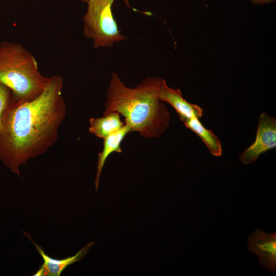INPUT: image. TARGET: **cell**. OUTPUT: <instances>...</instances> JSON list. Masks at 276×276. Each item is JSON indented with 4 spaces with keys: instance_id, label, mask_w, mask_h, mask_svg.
<instances>
[{
    "instance_id": "5",
    "label": "cell",
    "mask_w": 276,
    "mask_h": 276,
    "mask_svg": "<svg viewBox=\"0 0 276 276\" xmlns=\"http://www.w3.org/2000/svg\"><path fill=\"white\" fill-rule=\"evenodd\" d=\"M276 147V119L265 112L260 114L254 143L239 156L245 164L254 162L259 156Z\"/></svg>"
},
{
    "instance_id": "14",
    "label": "cell",
    "mask_w": 276,
    "mask_h": 276,
    "mask_svg": "<svg viewBox=\"0 0 276 276\" xmlns=\"http://www.w3.org/2000/svg\"><path fill=\"white\" fill-rule=\"evenodd\" d=\"M81 1H82V2H84H84H86V3H87V1H88V0H81Z\"/></svg>"
},
{
    "instance_id": "7",
    "label": "cell",
    "mask_w": 276,
    "mask_h": 276,
    "mask_svg": "<svg viewBox=\"0 0 276 276\" xmlns=\"http://www.w3.org/2000/svg\"><path fill=\"white\" fill-rule=\"evenodd\" d=\"M158 95L159 100L170 104L183 122L193 117L200 118L203 114L200 106L188 102L183 98L180 89L170 88L164 79L162 80Z\"/></svg>"
},
{
    "instance_id": "11",
    "label": "cell",
    "mask_w": 276,
    "mask_h": 276,
    "mask_svg": "<svg viewBox=\"0 0 276 276\" xmlns=\"http://www.w3.org/2000/svg\"><path fill=\"white\" fill-rule=\"evenodd\" d=\"M199 119L193 117L185 120L183 123L186 127L201 139L213 155L221 156L222 154V148L219 139L211 130L206 128Z\"/></svg>"
},
{
    "instance_id": "12",
    "label": "cell",
    "mask_w": 276,
    "mask_h": 276,
    "mask_svg": "<svg viewBox=\"0 0 276 276\" xmlns=\"http://www.w3.org/2000/svg\"><path fill=\"white\" fill-rule=\"evenodd\" d=\"M13 99V95L11 90L0 83V129L2 114Z\"/></svg>"
},
{
    "instance_id": "9",
    "label": "cell",
    "mask_w": 276,
    "mask_h": 276,
    "mask_svg": "<svg viewBox=\"0 0 276 276\" xmlns=\"http://www.w3.org/2000/svg\"><path fill=\"white\" fill-rule=\"evenodd\" d=\"M130 132H131L130 127L125 124L121 129L104 139L103 148L102 151L99 153L97 161L95 182L96 191L97 190L100 175L106 159L113 152L121 153L122 152L120 144L124 137Z\"/></svg>"
},
{
    "instance_id": "4",
    "label": "cell",
    "mask_w": 276,
    "mask_h": 276,
    "mask_svg": "<svg viewBox=\"0 0 276 276\" xmlns=\"http://www.w3.org/2000/svg\"><path fill=\"white\" fill-rule=\"evenodd\" d=\"M115 0H88L83 17V35L90 39L95 48L111 47L125 39L120 33L112 12ZM131 7L129 0H123Z\"/></svg>"
},
{
    "instance_id": "8",
    "label": "cell",
    "mask_w": 276,
    "mask_h": 276,
    "mask_svg": "<svg viewBox=\"0 0 276 276\" xmlns=\"http://www.w3.org/2000/svg\"><path fill=\"white\" fill-rule=\"evenodd\" d=\"M26 235L31 240L37 250L44 260V263L33 275L34 276L60 275L63 270L70 265L82 259L94 244V242L89 243L74 256L64 259H56L47 255L42 248L34 243L32 239L30 238V237L28 236V234H26Z\"/></svg>"
},
{
    "instance_id": "2",
    "label": "cell",
    "mask_w": 276,
    "mask_h": 276,
    "mask_svg": "<svg viewBox=\"0 0 276 276\" xmlns=\"http://www.w3.org/2000/svg\"><path fill=\"white\" fill-rule=\"evenodd\" d=\"M162 79L147 77L134 88L112 74L103 114L116 112L124 117L131 132H138L145 138H158L169 126L170 116L158 98Z\"/></svg>"
},
{
    "instance_id": "1",
    "label": "cell",
    "mask_w": 276,
    "mask_h": 276,
    "mask_svg": "<svg viewBox=\"0 0 276 276\" xmlns=\"http://www.w3.org/2000/svg\"><path fill=\"white\" fill-rule=\"evenodd\" d=\"M63 79L49 77L43 92L25 102L14 98L3 112L0 129V159L19 175V167L45 153L56 142L66 112Z\"/></svg>"
},
{
    "instance_id": "3",
    "label": "cell",
    "mask_w": 276,
    "mask_h": 276,
    "mask_svg": "<svg viewBox=\"0 0 276 276\" xmlns=\"http://www.w3.org/2000/svg\"><path fill=\"white\" fill-rule=\"evenodd\" d=\"M49 77L40 72L34 55L22 44L0 42V83L12 91L17 102L31 101L45 88Z\"/></svg>"
},
{
    "instance_id": "10",
    "label": "cell",
    "mask_w": 276,
    "mask_h": 276,
    "mask_svg": "<svg viewBox=\"0 0 276 276\" xmlns=\"http://www.w3.org/2000/svg\"><path fill=\"white\" fill-rule=\"evenodd\" d=\"M89 123V132L103 139L119 130L125 125L120 119V114L116 112L103 114L102 117L91 118Z\"/></svg>"
},
{
    "instance_id": "6",
    "label": "cell",
    "mask_w": 276,
    "mask_h": 276,
    "mask_svg": "<svg viewBox=\"0 0 276 276\" xmlns=\"http://www.w3.org/2000/svg\"><path fill=\"white\" fill-rule=\"evenodd\" d=\"M248 250L256 254L261 265L267 270L275 272L276 233H267L257 228L248 237Z\"/></svg>"
},
{
    "instance_id": "13",
    "label": "cell",
    "mask_w": 276,
    "mask_h": 276,
    "mask_svg": "<svg viewBox=\"0 0 276 276\" xmlns=\"http://www.w3.org/2000/svg\"><path fill=\"white\" fill-rule=\"evenodd\" d=\"M255 5H262L264 4H270L275 2V0H250Z\"/></svg>"
}]
</instances>
